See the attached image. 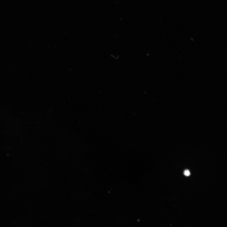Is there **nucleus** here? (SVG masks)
<instances>
[{
	"label": "nucleus",
	"instance_id": "obj_1",
	"mask_svg": "<svg viewBox=\"0 0 227 227\" xmlns=\"http://www.w3.org/2000/svg\"><path fill=\"white\" fill-rule=\"evenodd\" d=\"M184 175L187 176H188L190 175V171L188 170H186L184 172Z\"/></svg>",
	"mask_w": 227,
	"mask_h": 227
}]
</instances>
